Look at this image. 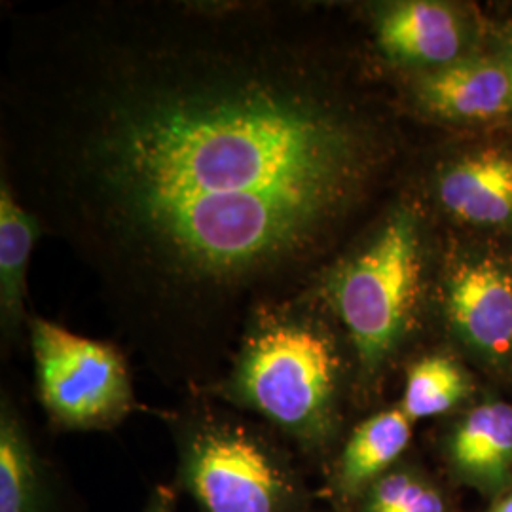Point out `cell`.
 <instances>
[{"label": "cell", "instance_id": "1", "mask_svg": "<svg viewBox=\"0 0 512 512\" xmlns=\"http://www.w3.org/2000/svg\"><path fill=\"white\" fill-rule=\"evenodd\" d=\"M55 54L27 95L25 209L143 315L296 289L389 156L296 16L103 8Z\"/></svg>", "mask_w": 512, "mask_h": 512}, {"label": "cell", "instance_id": "7", "mask_svg": "<svg viewBox=\"0 0 512 512\" xmlns=\"http://www.w3.org/2000/svg\"><path fill=\"white\" fill-rule=\"evenodd\" d=\"M374 40L397 67L429 73L469 57L471 35L458 8L433 0L389 2L372 19Z\"/></svg>", "mask_w": 512, "mask_h": 512}, {"label": "cell", "instance_id": "9", "mask_svg": "<svg viewBox=\"0 0 512 512\" xmlns=\"http://www.w3.org/2000/svg\"><path fill=\"white\" fill-rule=\"evenodd\" d=\"M440 207L476 228H512V150L475 148L442 165L435 181Z\"/></svg>", "mask_w": 512, "mask_h": 512}, {"label": "cell", "instance_id": "12", "mask_svg": "<svg viewBox=\"0 0 512 512\" xmlns=\"http://www.w3.org/2000/svg\"><path fill=\"white\" fill-rule=\"evenodd\" d=\"M38 236V220L21 207L12 186L0 190V310L4 327H16L25 300V275Z\"/></svg>", "mask_w": 512, "mask_h": 512}, {"label": "cell", "instance_id": "13", "mask_svg": "<svg viewBox=\"0 0 512 512\" xmlns=\"http://www.w3.org/2000/svg\"><path fill=\"white\" fill-rule=\"evenodd\" d=\"M471 393L469 374L444 355H431L410 366L404 385L403 412L425 420L456 408Z\"/></svg>", "mask_w": 512, "mask_h": 512}, {"label": "cell", "instance_id": "4", "mask_svg": "<svg viewBox=\"0 0 512 512\" xmlns=\"http://www.w3.org/2000/svg\"><path fill=\"white\" fill-rule=\"evenodd\" d=\"M31 346L40 399L55 420L69 427H103L131 410L128 368L114 346L44 319L31 325Z\"/></svg>", "mask_w": 512, "mask_h": 512}, {"label": "cell", "instance_id": "5", "mask_svg": "<svg viewBox=\"0 0 512 512\" xmlns=\"http://www.w3.org/2000/svg\"><path fill=\"white\" fill-rule=\"evenodd\" d=\"M186 478L205 512H285L293 497L289 476L266 446L232 425L192 440Z\"/></svg>", "mask_w": 512, "mask_h": 512}, {"label": "cell", "instance_id": "16", "mask_svg": "<svg viewBox=\"0 0 512 512\" xmlns=\"http://www.w3.org/2000/svg\"><path fill=\"white\" fill-rule=\"evenodd\" d=\"M488 512H512V492L501 495Z\"/></svg>", "mask_w": 512, "mask_h": 512}, {"label": "cell", "instance_id": "14", "mask_svg": "<svg viewBox=\"0 0 512 512\" xmlns=\"http://www.w3.org/2000/svg\"><path fill=\"white\" fill-rule=\"evenodd\" d=\"M37 467L18 421L2 414L0 423V512H35Z\"/></svg>", "mask_w": 512, "mask_h": 512}, {"label": "cell", "instance_id": "11", "mask_svg": "<svg viewBox=\"0 0 512 512\" xmlns=\"http://www.w3.org/2000/svg\"><path fill=\"white\" fill-rule=\"evenodd\" d=\"M412 437V420L403 408L384 410L363 421L349 437L338 480L346 492L372 486L403 454Z\"/></svg>", "mask_w": 512, "mask_h": 512}, {"label": "cell", "instance_id": "8", "mask_svg": "<svg viewBox=\"0 0 512 512\" xmlns=\"http://www.w3.org/2000/svg\"><path fill=\"white\" fill-rule=\"evenodd\" d=\"M412 99L433 120L486 124L512 116V78L499 55H469L429 73L414 74Z\"/></svg>", "mask_w": 512, "mask_h": 512}, {"label": "cell", "instance_id": "2", "mask_svg": "<svg viewBox=\"0 0 512 512\" xmlns=\"http://www.w3.org/2000/svg\"><path fill=\"white\" fill-rule=\"evenodd\" d=\"M425 266L420 215L399 205L323 275V296L348 330L366 374L374 376L412 330Z\"/></svg>", "mask_w": 512, "mask_h": 512}, {"label": "cell", "instance_id": "6", "mask_svg": "<svg viewBox=\"0 0 512 512\" xmlns=\"http://www.w3.org/2000/svg\"><path fill=\"white\" fill-rule=\"evenodd\" d=\"M444 313L459 342L482 363L512 361V268L492 255L458 258L444 275Z\"/></svg>", "mask_w": 512, "mask_h": 512}, {"label": "cell", "instance_id": "17", "mask_svg": "<svg viewBox=\"0 0 512 512\" xmlns=\"http://www.w3.org/2000/svg\"><path fill=\"white\" fill-rule=\"evenodd\" d=\"M497 55L501 57V61H503V63H505V67L509 69V73H511L512 78V35L509 38H505L503 48H501V52Z\"/></svg>", "mask_w": 512, "mask_h": 512}, {"label": "cell", "instance_id": "3", "mask_svg": "<svg viewBox=\"0 0 512 512\" xmlns=\"http://www.w3.org/2000/svg\"><path fill=\"white\" fill-rule=\"evenodd\" d=\"M340 357L327 329L298 306L268 302L253 313L232 391L285 431L315 439L329 429Z\"/></svg>", "mask_w": 512, "mask_h": 512}, {"label": "cell", "instance_id": "15", "mask_svg": "<svg viewBox=\"0 0 512 512\" xmlns=\"http://www.w3.org/2000/svg\"><path fill=\"white\" fill-rule=\"evenodd\" d=\"M366 512H446L437 488L410 471H391L370 486Z\"/></svg>", "mask_w": 512, "mask_h": 512}, {"label": "cell", "instance_id": "10", "mask_svg": "<svg viewBox=\"0 0 512 512\" xmlns=\"http://www.w3.org/2000/svg\"><path fill=\"white\" fill-rule=\"evenodd\" d=\"M452 471L461 482L488 495L512 482V406L490 401L473 408L448 440Z\"/></svg>", "mask_w": 512, "mask_h": 512}]
</instances>
